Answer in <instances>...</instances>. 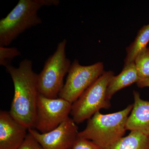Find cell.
Listing matches in <instances>:
<instances>
[{"label": "cell", "mask_w": 149, "mask_h": 149, "mask_svg": "<svg viewBox=\"0 0 149 149\" xmlns=\"http://www.w3.org/2000/svg\"><path fill=\"white\" fill-rule=\"evenodd\" d=\"M140 80L142 82L149 78V47L139 54L134 61ZM138 82V83H139Z\"/></svg>", "instance_id": "obj_14"}, {"label": "cell", "mask_w": 149, "mask_h": 149, "mask_svg": "<svg viewBox=\"0 0 149 149\" xmlns=\"http://www.w3.org/2000/svg\"><path fill=\"white\" fill-rule=\"evenodd\" d=\"M17 149H44L38 141L28 132L22 144Z\"/></svg>", "instance_id": "obj_16"}, {"label": "cell", "mask_w": 149, "mask_h": 149, "mask_svg": "<svg viewBox=\"0 0 149 149\" xmlns=\"http://www.w3.org/2000/svg\"><path fill=\"white\" fill-rule=\"evenodd\" d=\"M32 66V61L25 59L17 68L11 64L6 67L14 87L10 112L15 120L28 129L35 128L40 94L37 74L33 71Z\"/></svg>", "instance_id": "obj_1"}, {"label": "cell", "mask_w": 149, "mask_h": 149, "mask_svg": "<svg viewBox=\"0 0 149 149\" xmlns=\"http://www.w3.org/2000/svg\"><path fill=\"white\" fill-rule=\"evenodd\" d=\"M114 73L104 71L102 74L72 104L70 114L76 123L88 120L100 110L108 109L110 101L107 97L108 86Z\"/></svg>", "instance_id": "obj_5"}, {"label": "cell", "mask_w": 149, "mask_h": 149, "mask_svg": "<svg viewBox=\"0 0 149 149\" xmlns=\"http://www.w3.org/2000/svg\"><path fill=\"white\" fill-rule=\"evenodd\" d=\"M66 39L57 46L56 49L46 61L42 70L37 74L39 93L49 98H57L64 86L63 79L68 73L71 62L66 57Z\"/></svg>", "instance_id": "obj_4"}, {"label": "cell", "mask_w": 149, "mask_h": 149, "mask_svg": "<svg viewBox=\"0 0 149 149\" xmlns=\"http://www.w3.org/2000/svg\"><path fill=\"white\" fill-rule=\"evenodd\" d=\"M110 149H149V136L131 131L128 136L123 137Z\"/></svg>", "instance_id": "obj_13"}, {"label": "cell", "mask_w": 149, "mask_h": 149, "mask_svg": "<svg viewBox=\"0 0 149 149\" xmlns=\"http://www.w3.org/2000/svg\"><path fill=\"white\" fill-rule=\"evenodd\" d=\"M134 103L126 124V129L149 136V101L141 99L137 91L133 92Z\"/></svg>", "instance_id": "obj_10"}, {"label": "cell", "mask_w": 149, "mask_h": 149, "mask_svg": "<svg viewBox=\"0 0 149 149\" xmlns=\"http://www.w3.org/2000/svg\"><path fill=\"white\" fill-rule=\"evenodd\" d=\"M28 130L15 120L10 111L0 112V149H17L26 138Z\"/></svg>", "instance_id": "obj_9"}, {"label": "cell", "mask_w": 149, "mask_h": 149, "mask_svg": "<svg viewBox=\"0 0 149 149\" xmlns=\"http://www.w3.org/2000/svg\"><path fill=\"white\" fill-rule=\"evenodd\" d=\"M140 80L134 62L124 66L121 72L112 77L108 86L107 97L110 100L113 96L118 91Z\"/></svg>", "instance_id": "obj_11"}, {"label": "cell", "mask_w": 149, "mask_h": 149, "mask_svg": "<svg viewBox=\"0 0 149 149\" xmlns=\"http://www.w3.org/2000/svg\"></svg>", "instance_id": "obj_19"}, {"label": "cell", "mask_w": 149, "mask_h": 149, "mask_svg": "<svg viewBox=\"0 0 149 149\" xmlns=\"http://www.w3.org/2000/svg\"><path fill=\"white\" fill-rule=\"evenodd\" d=\"M133 104L117 112L103 114L97 112L88 119L86 128L78 137L93 141L103 149H110L123 137Z\"/></svg>", "instance_id": "obj_3"}, {"label": "cell", "mask_w": 149, "mask_h": 149, "mask_svg": "<svg viewBox=\"0 0 149 149\" xmlns=\"http://www.w3.org/2000/svg\"><path fill=\"white\" fill-rule=\"evenodd\" d=\"M101 62L91 65H81L74 60L70 68L66 82L58 97L73 104L103 73Z\"/></svg>", "instance_id": "obj_6"}, {"label": "cell", "mask_w": 149, "mask_h": 149, "mask_svg": "<svg viewBox=\"0 0 149 149\" xmlns=\"http://www.w3.org/2000/svg\"><path fill=\"white\" fill-rule=\"evenodd\" d=\"M137 84L138 87L140 88L149 87V78L142 82H139Z\"/></svg>", "instance_id": "obj_18"}, {"label": "cell", "mask_w": 149, "mask_h": 149, "mask_svg": "<svg viewBox=\"0 0 149 149\" xmlns=\"http://www.w3.org/2000/svg\"><path fill=\"white\" fill-rule=\"evenodd\" d=\"M21 54L16 47H7L0 46V65L6 67L10 65L12 61Z\"/></svg>", "instance_id": "obj_15"}, {"label": "cell", "mask_w": 149, "mask_h": 149, "mask_svg": "<svg viewBox=\"0 0 149 149\" xmlns=\"http://www.w3.org/2000/svg\"><path fill=\"white\" fill-rule=\"evenodd\" d=\"M72 149H103L93 141L78 137Z\"/></svg>", "instance_id": "obj_17"}, {"label": "cell", "mask_w": 149, "mask_h": 149, "mask_svg": "<svg viewBox=\"0 0 149 149\" xmlns=\"http://www.w3.org/2000/svg\"><path fill=\"white\" fill-rule=\"evenodd\" d=\"M72 104L64 99L49 98L39 94L35 128L42 133L49 132L69 117Z\"/></svg>", "instance_id": "obj_7"}, {"label": "cell", "mask_w": 149, "mask_h": 149, "mask_svg": "<svg viewBox=\"0 0 149 149\" xmlns=\"http://www.w3.org/2000/svg\"><path fill=\"white\" fill-rule=\"evenodd\" d=\"M44 149H71L78 138V128L72 118L68 117L58 127L42 133L35 129H28Z\"/></svg>", "instance_id": "obj_8"}, {"label": "cell", "mask_w": 149, "mask_h": 149, "mask_svg": "<svg viewBox=\"0 0 149 149\" xmlns=\"http://www.w3.org/2000/svg\"><path fill=\"white\" fill-rule=\"evenodd\" d=\"M59 0H19L0 20V46L7 47L27 29L42 22L38 12L44 6H58Z\"/></svg>", "instance_id": "obj_2"}, {"label": "cell", "mask_w": 149, "mask_h": 149, "mask_svg": "<svg viewBox=\"0 0 149 149\" xmlns=\"http://www.w3.org/2000/svg\"><path fill=\"white\" fill-rule=\"evenodd\" d=\"M149 42V24L144 25L140 29L134 41L126 48L124 66L134 62L139 54L146 49Z\"/></svg>", "instance_id": "obj_12"}]
</instances>
